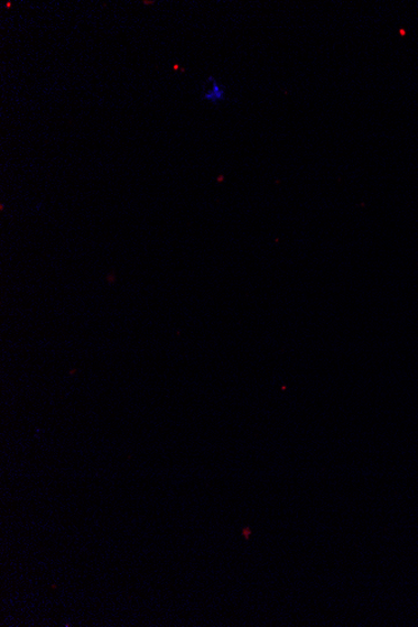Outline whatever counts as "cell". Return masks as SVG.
Returning <instances> with one entry per match:
<instances>
[{"mask_svg":"<svg viewBox=\"0 0 418 627\" xmlns=\"http://www.w3.org/2000/svg\"><path fill=\"white\" fill-rule=\"evenodd\" d=\"M201 99L212 106H219L227 100V89L216 77H208L202 83Z\"/></svg>","mask_w":418,"mask_h":627,"instance_id":"cell-1","label":"cell"}]
</instances>
